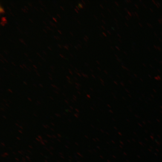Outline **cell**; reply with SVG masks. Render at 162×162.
I'll return each instance as SVG.
<instances>
[{
	"label": "cell",
	"instance_id": "cell-48",
	"mask_svg": "<svg viewBox=\"0 0 162 162\" xmlns=\"http://www.w3.org/2000/svg\"><path fill=\"white\" fill-rule=\"evenodd\" d=\"M1 57L2 58H3V59H4L3 58H4V57H3V56L2 55V54H1Z\"/></svg>",
	"mask_w": 162,
	"mask_h": 162
},
{
	"label": "cell",
	"instance_id": "cell-24",
	"mask_svg": "<svg viewBox=\"0 0 162 162\" xmlns=\"http://www.w3.org/2000/svg\"><path fill=\"white\" fill-rule=\"evenodd\" d=\"M28 4L30 6V7H32V6H33V5H32L31 4V3H29Z\"/></svg>",
	"mask_w": 162,
	"mask_h": 162
},
{
	"label": "cell",
	"instance_id": "cell-44",
	"mask_svg": "<svg viewBox=\"0 0 162 162\" xmlns=\"http://www.w3.org/2000/svg\"><path fill=\"white\" fill-rule=\"evenodd\" d=\"M4 52L6 53V54L8 55V53L7 52V51H4Z\"/></svg>",
	"mask_w": 162,
	"mask_h": 162
},
{
	"label": "cell",
	"instance_id": "cell-12",
	"mask_svg": "<svg viewBox=\"0 0 162 162\" xmlns=\"http://www.w3.org/2000/svg\"><path fill=\"white\" fill-rule=\"evenodd\" d=\"M24 8H25V9H26V10H28V8H27L26 6H24Z\"/></svg>",
	"mask_w": 162,
	"mask_h": 162
},
{
	"label": "cell",
	"instance_id": "cell-33",
	"mask_svg": "<svg viewBox=\"0 0 162 162\" xmlns=\"http://www.w3.org/2000/svg\"><path fill=\"white\" fill-rule=\"evenodd\" d=\"M20 67H21V68H22V69H23L24 68V67H23V66L20 65Z\"/></svg>",
	"mask_w": 162,
	"mask_h": 162
},
{
	"label": "cell",
	"instance_id": "cell-28",
	"mask_svg": "<svg viewBox=\"0 0 162 162\" xmlns=\"http://www.w3.org/2000/svg\"><path fill=\"white\" fill-rule=\"evenodd\" d=\"M43 53L45 55H47V53L45 51H43Z\"/></svg>",
	"mask_w": 162,
	"mask_h": 162
},
{
	"label": "cell",
	"instance_id": "cell-27",
	"mask_svg": "<svg viewBox=\"0 0 162 162\" xmlns=\"http://www.w3.org/2000/svg\"><path fill=\"white\" fill-rule=\"evenodd\" d=\"M60 8H61V9H62V10H63V11L64 10V8H63V7H62V6H61Z\"/></svg>",
	"mask_w": 162,
	"mask_h": 162
},
{
	"label": "cell",
	"instance_id": "cell-60",
	"mask_svg": "<svg viewBox=\"0 0 162 162\" xmlns=\"http://www.w3.org/2000/svg\"><path fill=\"white\" fill-rule=\"evenodd\" d=\"M37 74L38 75V76H39V74H38V73H37Z\"/></svg>",
	"mask_w": 162,
	"mask_h": 162
},
{
	"label": "cell",
	"instance_id": "cell-64",
	"mask_svg": "<svg viewBox=\"0 0 162 162\" xmlns=\"http://www.w3.org/2000/svg\"><path fill=\"white\" fill-rule=\"evenodd\" d=\"M161 21H162V19H161Z\"/></svg>",
	"mask_w": 162,
	"mask_h": 162
},
{
	"label": "cell",
	"instance_id": "cell-22",
	"mask_svg": "<svg viewBox=\"0 0 162 162\" xmlns=\"http://www.w3.org/2000/svg\"><path fill=\"white\" fill-rule=\"evenodd\" d=\"M48 48L50 50H51V51H52V50L51 47H48Z\"/></svg>",
	"mask_w": 162,
	"mask_h": 162
},
{
	"label": "cell",
	"instance_id": "cell-19",
	"mask_svg": "<svg viewBox=\"0 0 162 162\" xmlns=\"http://www.w3.org/2000/svg\"><path fill=\"white\" fill-rule=\"evenodd\" d=\"M41 5H42L43 6V7L45 8V9H46V7H45V5H44L42 3V4H41Z\"/></svg>",
	"mask_w": 162,
	"mask_h": 162
},
{
	"label": "cell",
	"instance_id": "cell-51",
	"mask_svg": "<svg viewBox=\"0 0 162 162\" xmlns=\"http://www.w3.org/2000/svg\"><path fill=\"white\" fill-rule=\"evenodd\" d=\"M70 55L72 56V57H73V55H72L71 54H70Z\"/></svg>",
	"mask_w": 162,
	"mask_h": 162
},
{
	"label": "cell",
	"instance_id": "cell-40",
	"mask_svg": "<svg viewBox=\"0 0 162 162\" xmlns=\"http://www.w3.org/2000/svg\"><path fill=\"white\" fill-rule=\"evenodd\" d=\"M39 65H40L41 66H42V64L41 63V62H39Z\"/></svg>",
	"mask_w": 162,
	"mask_h": 162
},
{
	"label": "cell",
	"instance_id": "cell-32",
	"mask_svg": "<svg viewBox=\"0 0 162 162\" xmlns=\"http://www.w3.org/2000/svg\"><path fill=\"white\" fill-rule=\"evenodd\" d=\"M43 31L45 32L46 33H47V32L46 31V30H44V29H43Z\"/></svg>",
	"mask_w": 162,
	"mask_h": 162
},
{
	"label": "cell",
	"instance_id": "cell-10",
	"mask_svg": "<svg viewBox=\"0 0 162 162\" xmlns=\"http://www.w3.org/2000/svg\"><path fill=\"white\" fill-rule=\"evenodd\" d=\"M53 18V20H54V21H55L56 22V23H58V21H57V20H56V19H55V18H54V17H52Z\"/></svg>",
	"mask_w": 162,
	"mask_h": 162
},
{
	"label": "cell",
	"instance_id": "cell-50",
	"mask_svg": "<svg viewBox=\"0 0 162 162\" xmlns=\"http://www.w3.org/2000/svg\"><path fill=\"white\" fill-rule=\"evenodd\" d=\"M75 11L77 12V13H78V11H77V10H76V9H75Z\"/></svg>",
	"mask_w": 162,
	"mask_h": 162
},
{
	"label": "cell",
	"instance_id": "cell-38",
	"mask_svg": "<svg viewBox=\"0 0 162 162\" xmlns=\"http://www.w3.org/2000/svg\"><path fill=\"white\" fill-rule=\"evenodd\" d=\"M65 45L66 46H67V47H68V48H69V45H68V44H65Z\"/></svg>",
	"mask_w": 162,
	"mask_h": 162
},
{
	"label": "cell",
	"instance_id": "cell-29",
	"mask_svg": "<svg viewBox=\"0 0 162 162\" xmlns=\"http://www.w3.org/2000/svg\"><path fill=\"white\" fill-rule=\"evenodd\" d=\"M24 55H25L26 56V57H28V55H27V53H24Z\"/></svg>",
	"mask_w": 162,
	"mask_h": 162
},
{
	"label": "cell",
	"instance_id": "cell-62",
	"mask_svg": "<svg viewBox=\"0 0 162 162\" xmlns=\"http://www.w3.org/2000/svg\"><path fill=\"white\" fill-rule=\"evenodd\" d=\"M48 74H49L50 76H51V74H50V73H48Z\"/></svg>",
	"mask_w": 162,
	"mask_h": 162
},
{
	"label": "cell",
	"instance_id": "cell-36",
	"mask_svg": "<svg viewBox=\"0 0 162 162\" xmlns=\"http://www.w3.org/2000/svg\"><path fill=\"white\" fill-rule=\"evenodd\" d=\"M4 59V60L5 61H6V62H7V63H8V61H7V60H6V59L4 58V59Z\"/></svg>",
	"mask_w": 162,
	"mask_h": 162
},
{
	"label": "cell",
	"instance_id": "cell-47",
	"mask_svg": "<svg viewBox=\"0 0 162 162\" xmlns=\"http://www.w3.org/2000/svg\"><path fill=\"white\" fill-rule=\"evenodd\" d=\"M10 13H11V14L12 15V16H14V15L13 13H12L11 12H10Z\"/></svg>",
	"mask_w": 162,
	"mask_h": 162
},
{
	"label": "cell",
	"instance_id": "cell-30",
	"mask_svg": "<svg viewBox=\"0 0 162 162\" xmlns=\"http://www.w3.org/2000/svg\"><path fill=\"white\" fill-rule=\"evenodd\" d=\"M57 16L59 18H61V17L60 16V15H59V14H57Z\"/></svg>",
	"mask_w": 162,
	"mask_h": 162
},
{
	"label": "cell",
	"instance_id": "cell-58",
	"mask_svg": "<svg viewBox=\"0 0 162 162\" xmlns=\"http://www.w3.org/2000/svg\"><path fill=\"white\" fill-rule=\"evenodd\" d=\"M70 65H71V67H73V65H72L71 64H70Z\"/></svg>",
	"mask_w": 162,
	"mask_h": 162
},
{
	"label": "cell",
	"instance_id": "cell-2",
	"mask_svg": "<svg viewBox=\"0 0 162 162\" xmlns=\"http://www.w3.org/2000/svg\"><path fill=\"white\" fill-rule=\"evenodd\" d=\"M0 13L1 14L5 13V11L4 8H3L1 5V7H0Z\"/></svg>",
	"mask_w": 162,
	"mask_h": 162
},
{
	"label": "cell",
	"instance_id": "cell-57",
	"mask_svg": "<svg viewBox=\"0 0 162 162\" xmlns=\"http://www.w3.org/2000/svg\"><path fill=\"white\" fill-rule=\"evenodd\" d=\"M48 14L49 16H50V13H48Z\"/></svg>",
	"mask_w": 162,
	"mask_h": 162
},
{
	"label": "cell",
	"instance_id": "cell-7",
	"mask_svg": "<svg viewBox=\"0 0 162 162\" xmlns=\"http://www.w3.org/2000/svg\"><path fill=\"white\" fill-rule=\"evenodd\" d=\"M50 23L52 26H54V23H53L52 22H51V21H50Z\"/></svg>",
	"mask_w": 162,
	"mask_h": 162
},
{
	"label": "cell",
	"instance_id": "cell-31",
	"mask_svg": "<svg viewBox=\"0 0 162 162\" xmlns=\"http://www.w3.org/2000/svg\"><path fill=\"white\" fill-rule=\"evenodd\" d=\"M11 63H12V64H13V65H14V66H16V64H15L13 62H11Z\"/></svg>",
	"mask_w": 162,
	"mask_h": 162
},
{
	"label": "cell",
	"instance_id": "cell-4",
	"mask_svg": "<svg viewBox=\"0 0 162 162\" xmlns=\"http://www.w3.org/2000/svg\"><path fill=\"white\" fill-rule=\"evenodd\" d=\"M1 26H4L5 25V23L4 22H2V21H1Z\"/></svg>",
	"mask_w": 162,
	"mask_h": 162
},
{
	"label": "cell",
	"instance_id": "cell-23",
	"mask_svg": "<svg viewBox=\"0 0 162 162\" xmlns=\"http://www.w3.org/2000/svg\"><path fill=\"white\" fill-rule=\"evenodd\" d=\"M17 30H19V31H20V32L21 31V30H20V29L19 28V27H17Z\"/></svg>",
	"mask_w": 162,
	"mask_h": 162
},
{
	"label": "cell",
	"instance_id": "cell-21",
	"mask_svg": "<svg viewBox=\"0 0 162 162\" xmlns=\"http://www.w3.org/2000/svg\"><path fill=\"white\" fill-rule=\"evenodd\" d=\"M68 70H69V71L70 73V74H72V75H73V73H72V72H71V70H70L69 69Z\"/></svg>",
	"mask_w": 162,
	"mask_h": 162
},
{
	"label": "cell",
	"instance_id": "cell-53",
	"mask_svg": "<svg viewBox=\"0 0 162 162\" xmlns=\"http://www.w3.org/2000/svg\"><path fill=\"white\" fill-rule=\"evenodd\" d=\"M76 7L78 9V10H79V8L77 7V6H76Z\"/></svg>",
	"mask_w": 162,
	"mask_h": 162
},
{
	"label": "cell",
	"instance_id": "cell-46",
	"mask_svg": "<svg viewBox=\"0 0 162 162\" xmlns=\"http://www.w3.org/2000/svg\"><path fill=\"white\" fill-rule=\"evenodd\" d=\"M40 9L42 11H43V12H44V11L43 10V9H42V8H40Z\"/></svg>",
	"mask_w": 162,
	"mask_h": 162
},
{
	"label": "cell",
	"instance_id": "cell-8",
	"mask_svg": "<svg viewBox=\"0 0 162 162\" xmlns=\"http://www.w3.org/2000/svg\"><path fill=\"white\" fill-rule=\"evenodd\" d=\"M60 55V56H61V57L63 58H64V59H66V58L65 57H64V56L63 55H62L60 54V55Z\"/></svg>",
	"mask_w": 162,
	"mask_h": 162
},
{
	"label": "cell",
	"instance_id": "cell-17",
	"mask_svg": "<svg viewBox=\"0 0 162 162\" xmlns=\"http://www.w3.org/2000/svg\"><path fill=\"white\" fill-rule=\"evenodd\" d=\"M158 50H159V51H161V48H160V47H158Z\"/></svg>",
	"mask_w": 162,
	"mask_h": 162
},
{
	"label": "cell",
	"instance_id": "cell-15",
	"mask_svg": "<svg viewBox=\"0 0 162 162\" xmlns=\"http://www.w3.org/2000/svg\"><path fill=\"white\" fill-rule=\"evenodd\" d=\"M33 67H34V68H35V69H37V67H36V65H33Z\"/></svg>",
	"mask_w": 162,
	"mask_h": 162
},
{
	"label": "cell",
	"instance_id": "cell-49",
	"mask_svg": "<svg viewBox=\"0 0 162 162\" xmlns=\"http://www.w3.org/2000/svg\"><path fill=\"white\" fill-rule=\"evenodd\" d=\"M34 8L36 9V10L37 11H38V9L36 8V7H34Z\"/></svg>",
	"mask_w": 162,
	"mask_h": 162
},
{
	"label": "cell",
	"instance_id": "cell-55",
	"mask_svg": "<svg viewBox=\"0 0 162 162\" xmlns=\"http://www.w3.org/2000/svg\"><path fill=\"white\" fill-rule=\"evenodd\" d=\"M11 5L12 6H13V7H14V6L13 5V4H11Z\"/></svg>",
	"mask_w": 162,
	"mask_h": 162
},
{
	"label": "cell",
	"instance_id": "cell-1",
	"mask_svg": "<svg viewBox=\"0 0 162 162\" xmlns=\"http://www.w3.org/2000/svg\"><path fill=\"white\" fill-rule=\"evenodd\" d=\"M1 20L2 22H4L5 23L7 24V21L6 19V17H3L2 18Z\"/></svg>",
	"mask_w": 162,
	"mask_h": 162
},
{
	"label": "cell",
	"instance_id": "cell-56",
	"mask_svg": "<svg viewBox=\"0 0 162 162\" xmlns=\"http://www.w3.org/2000/svg\"><path fill=\"white\" fill-rule=\"evenodd\" d=\"M29 68L30 69H32V68H31V67H29Z\"/></svg>",
	"mask_w": 162,
	"mask_h": 162
},
{
	"label": "cell",
	"instance_id": "cell-52",
	"mask_svg": "<svg viewBox=\"0 0 162 162\" xmlns=\"http://www.w3.org/2000/svg\"><path fill=\"white\" fill-rule=\"evenodd\" d=\"M34 70L36 72V73H38V71H36V69H35Z\"/></svg>",
	"mask_w": 162,
	"mask_h": 162
},
{
	"label": "cell",
	"instance_id": "cell-42",
	"mask_svg": "<svg viewBox=\"0 0 162 162\" xmlns=\"http://www.w3.org/2000/svg\"><path fill=\"white\" fill-rule=\"evenodd\" d=\"M70 33L71 35V36H73V33H72L71 32H70Z\"/></svg>",
	"mask_w": 162,
	"mask_h": 162
},
{
	"label": "cell",
	"instance_id": "cell-5",
	"mask_svg": "<svg viewBox=\"0 0 162 162\" xmlns=\"http://www.w3.org/2000/svg\"><path fill=\"white\" fill-rule=\"evenodd\" d=\"M62 46L64 47V48H65V49H66L67 50H69V48H68V47H67L65 45H63Z\"/></svg>",
	"mask_w": 162,
	"mask_h": 162
},
{
	"label": "cell",
	"instance_id": "cell-13",
	"mask_svg": "<svg viewBox=\"0 0 162 162\" xmlns=\"http://www.w3.org/2000/svg\"><path fill=\"white\" fill-rule=\"evenodd\" d=\"M58 46L59 48H62V46H61V45H60V44H58Z\"/></svg>",
	"mask_w": 162,
	"mask_h": 162
},
{
	"label": "cell",
	"instance_id": "cell-6",
	"mask_svg": "<svg viewBox=\"0 0 162 162\" xmlns=\"http://www.w3.org/2000/svg\"><path fill=\"white\" fill-rule=\"evenodd\" d=\"M21 10H22L23 11L25 12V13H27V12L26 10L25 9L22 8L21 9Z\"/></svg>",
	"mask_w": 162,
	"mask_h": 162
},
{
	"label": "cell",
	"instance_id": "cell-39",
	"mask_svg": "<svg viewBox=\"0 0 162 162\" xmlns=\"http://www.w3.org/2000/svg\"><path fill=\"white\" fill-rule=\"evenodd\" d=\"M41 58H42L43 59V60L44 61H45V59H44L42 57Z\"/></svg>",
	"mask_w": 162,
	"mask_h": 162
},
{
	"label": "cell",
	"instance_id": "cell-59",
	"mask_svg": "<svg viewBox=\"0 0 162 162\" xmlns=\"http://www.w3.org/2000/svg\"><path fill=\"white\" fill-rule=\"evenodd\" d=\"M62 68L63 69H65V68H64V67H62Z\"/></svg>",
	"mask_w": 162,
	"mask_h": 162
},
{
	"label": "cell",
	"instance_id": "cell-45",
	"mask_svg": "<svg viewBox=\"0 0 162 162\" xmlns=\"http://www.w3.org/2000/svg\"><path fill=\"white\" fill-rule=\"evenodd\" d=\"M7 8H8V10H10V11H11V10H10V8H9L8 7H7Z\"/></svg>",
	"mask_w": 162,
	"mask_h": 162
},
{
	"label": "cell",
	"instance_id": "cell-14",
	"mask_svg": "<svg viewBox=\"0 0 162 162\" xmlns=\"http://www.w3.org/2000/svg\"><path fill=\"white\" fill-rule=\"evenodd\" d=\"M36 54H37V55H38L39 56V57H41V58L42 57V56H41L40 55V54H39V53H36Z\"/></svg>",
	"mask_w": 162,
	"mask_h": 162
},
{
	"label": "cell",
	"instance_id": "cell-43",
	"mask_svg": "<svg viewBox=\"0 0 162 162\" xmlns=\"http://www.w3.org/2000/svg\"><path fill=\"white\" fill-rule=\"evenodd\" d=\"M1 61L2 62V63H4V61H3L2 60V59H1Z\"/></svg>",
	"mask_w": 162,
	"mask_h": 162
},
{
	"label": "cell",
	"instance_id": "cell-34",
	"mask_svg": "<svg viewBox=\"0 0 162 162\" xmlns=\"http://www.w3.org/2000/svg\"><path fill=\"white\" fill-rule=\"evenodd\" d=\"M29 60L30 61V62L33 63V61H32L31 59H29Z\"/></svg>",
	"mask_w": 162,
	"mask_h": 162
},
{
	"label": "cell",
	"instance_id": "cell-11",
	"mask_svg": "<svg viewBox=\"0 0 162 162\" xmlns=\"http://www.w3.org/2000/svg\"><path fill=\"white\" fill-rule=\"evenodd\" d=\"M79 7H80V8H83V7H82L83 6L82 4H79Z\"/></svg>",
	"mask_w": 162,
	"mask_h": 162
},
{
	"label": "cell",
	"instance_id": "cell-25",
	"mask_svg": "<svg viewBox=\"0 0 162 162\" xmlns=\"http://www.w3.org/2000/svg\"><path fill=\"white\" fill-rule=\"evenodd\" d=\"M54 38H55V39H57V40H58V39L57 36H54Z\"/></svg>",
	"mask_w": 162,
	"mask_h": 162
},
{
	"label": "cell",
	"instance_id": "cell-16",
	"mask_svg": "<svg viewBox=\"0 0 162 162\" xmlns=\"http://www.w3.org/2000/svg\"><path fill=\"white\" fill-rule=\"evenodd\" d=\"M58 32L59 33H60L62 35V32H61L60 30H58Z\"/></svg>",
	"mask_w": 162,
	"mask_h": 162
},
{
	"label": "cell",
	"instance_id": "cell-3",
	"mask_svg": "<svg viewBox=\"0 0 162 162\" xmlns=\"http://www.w3.org/2000/svg\"><path fill=\"white\" fill-rule=\"evenodd\" d=\"M19 41H20L21 43H22L24 44V45H27V44L25 43V42H24V41L23 40V39H20Z\"/></svg>",
	"mask_w": 162,
	"mask_h": 162
},
{
	"label": "cell",
	"instance_id": "cell-54",
	"mask_svg": "<svg viewBox=\"0 0 162 162\" xmlns=\"http://www.w3.org/2000/svg\"><path fill=\"white\" fill-rule=\"evenodd\" d=\"M3 69H4V70H6V71H7V70H6V68H3Z\"/></svg>",
	"mask_w": 162,
	"mask_h": 162
},
{
	"label": "cell",
	"instance_id": "cell-26",
	"mask_svg": "<svg viewBox=\"0 0 162 162\" xmlns=\"http://www.w3.org/2000/svg\"><path fill=\"white\" fill-rule=\"evenodd\" d=\"M29 20H30V22H31L32 23H33V20H32L30 19H29Z\"/></svg>",
	"mask_w": 162,
	"mask_h": 162
},
{
	"label": "cell",
	"instance_id": "cell-63",
	"mask_svg": "<svg viewBox=\"0 0 162 162\" xmlns=\"http://www.w3.org/2000/svg\"><path fill=\"white\" fill-rule=\"evenodd\" d=\"M161 64H162V61H161Z\"/></svg>",
	"mask_w": 162,
	"mask_h": 162
},
{
	"label": "cell",
	"instance_id": "cell-37",
	"mask_svg": "<svg viewBox=\"0 0 162 162\" xmlns=\"http://www.w3.org/2000/svg\"><path fill=\"white\" fill-rule=\"evenodd\" d=\"M43 22L45 24H46V25H47V23H46L45 21H43Z\"/></svg>",
	"mask_w": 162,
	"mask_h": 162
},
{
	"label": "cell",
	"instance_id": "cell-9",
	"mask_svg": "<svg viewBox=\"0 0 162 162\" xmlns=\"http://www.w3.org/2000/svg\"><path fill=\"white\" fill-rule=\"evenodd\" d=\"M23 66L24 67V68H27L26 65L25 64H23Z\"/></svg>",
	"mask_w": 162,
	"mask_h": 162
},
{
	"label": "cell",
	"instance_id": "cell-20",
	"mask_svg": "<svg viewBox=\"0 0 162 162\" xmlns=\"http://www.w3.org/2000/svg\"><path fill=\"white\" fill-rule=\"evenodd\" d=\"M50 67H51V68L52 69V70L54 69L55 67L54 66H52Z\"/></svg>",
	"mask_w": 162,
	"mask_h": 162
},
{
	"label": "cell",
	"instance_id": "cell-61",
	"mask_svg": "<svg viewBox=\"0 0 162 162\" xmlns=\"http://www.w3.org/2000/svg\"><path fill=\"white\" fill-rule=\"evenodd\" d=\"M70 44V45L71 46H72V45L71 44Z\"/></svg>",
	"mask_w": 162,
	"mask_h": 162
},
{
	"label": "cell",
	"instance_id": "cell-18",
	"mask_svg": "<svg viewBox=\"0 0 162 162\" xmlns=\"http://www.w3.org/2000/svg\"><path fill=\"white\" fill-rule=\"evenodd\" d=\"M158 21H159V23H160V24L162 23V21L161 20H161H159Z\"/></svg>",
	"mask_w": 162,
	"mask_h": 162
},
{
	"label": "cell",
	"instance_id": "cell-41",
	"mask_svg": "<svg viewBox=\"0 0 162 162\" xmlns=\"http://www.w3.org/2000/svg\"><path fill=\"white\" fill-rule=\"evenodd\" d=\"M39 2L41 4H42V1H39Z\"/></svg>",
	"mask_w": 162,
	"mask_h": 162
},
{
	"label": "cell",
	"instance_id": "cell-35",
	"mask_svg": "<svg viewBox=\"0 0 162 162\" xmlns=\"http://www.w3.org/2000/svg\"><path fill=\"white\" fill-rule=\"evenodd\" d=\"M57 37L58 39H59V40H60L61 39L60 37H59L58 36H57Z\"/></svg>",
	"mask_w": 162,
	"mask_h": 162
}]
</instances>
